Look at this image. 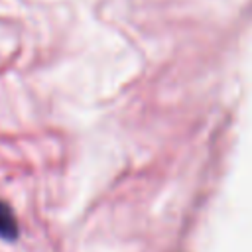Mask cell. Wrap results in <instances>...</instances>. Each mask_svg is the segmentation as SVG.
<instances>
[{"instance_id": "cell-1", "label": "cell", "mask_w": 252, "mask_h": 252, "mask_svg": "<svg viewBox=\"0 0 252 252\" xmlns=\"http://www.w3.org/2000/svg\"><path fill=\"white\" fill-rule=\"evenodd\" d=\"M18 220L12 211V207L4 201H0V238L2 240H16L18 238Z\"/></svg>"}]
</instances>
